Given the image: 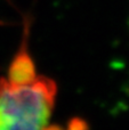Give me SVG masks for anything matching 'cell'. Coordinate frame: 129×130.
Wrapping results in <instances>:
<instances>
[{
    "instance_id": "cell-1",
    "label": "cell",
    "mask_w": 129,
    "mask_h": 130,
    "mask_svg": "<svg viewBox=\"0 0 129 130\" xmlns=\"http://www.w3.org/2000/svg\"><path fill=\"white\" fill-rule=\"evenodd\" d=\"M56 97V82L42 74L27 80L0 76V130L47 128Z\"/></svg>"
}]
</instances>
